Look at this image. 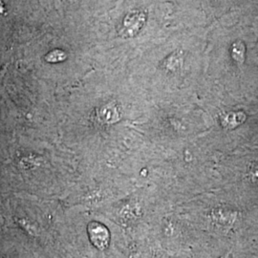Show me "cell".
Instances as JSON below:
<instances>
[{"mask_svg":"<svg viewBox=\"0 0 258 258\" xmlns=\"http://www.w3.org/2000/svg\"><path fill=\"white\" fill-rule=\"evenodd\" d=\"M103 233H106V231L102 228V226H100L98 224H96L90 229L91 239L99 248H103V245L106 244L107 240H108V236H101Z\"/></svg>","mask_w":258,"mask_h":258,"instance_id":"1","label":"cell"}]
</instances>
